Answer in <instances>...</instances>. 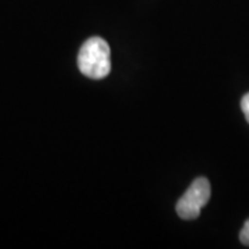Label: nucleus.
Segmentation results:
<instances>
[{
    "mask_svg": "<svg viewBox=\"0 0 249 249\" xmlns=\"http://www.w3.org/2000/svg\"><path fill=\"white\" fill-rule=\"evenodd\" d=\"M78 65L80 72L90 79H103L111 72V50L98 36L88 39L79 50Z\"/></svg>",
    "mask_w": 249,
    "mask_h": 249,
    "instance_id": "1",
    "label": "nucleus"
},
{
    "mask_svg": "<svg viewBox=\"0 0 249 249\" xmlns=\"http://www.w3.org/2000/svg\"><path fill=\"white\" fill-rule=\"evenodd\" d=\"M211 199V184L205 178H196L191 186L187 188L183 196L176 205V212L184 220H194L199 214L201 209Z\"/></svg>",
    "mask_w": 249,
    "mask_h": 249,
    "instance_id": "2",
    "label": "nucleus"
},
{
    "mask_svg": "<svg viewBox=\"0 0 249 249\" xmlns=\"http://www.w3.org/2000/svg\"><path fill=\"white\" fill-rule=\"evenodd\" d=\"M240 241L244 244V245L249 247V219L245 222L244 227H242V230H241Z\"/></svg>",
    "mask_w": 249,
    "mask_h": 249,
    "instance_id": "3",
    "label": "nucleus"
},
{
    "mask_svg": "<svg viewBox=\"0 0 249 249\" xmlns=\"http://www.w3.org/2000/svg\"><path fill=\"white\" fill-rule=\"evenodd\" d=\"M241 108H242V112L249 124V93H247L241 100Z\"/></svg>",
    "mask_w": 249,
    "mask_h": 249,
    "instance_id": "4",
    "label": "nucleus"
}]
</instances>
